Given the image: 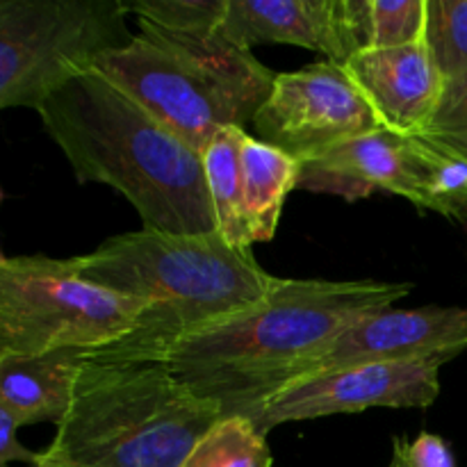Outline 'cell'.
Returning a JSON list of instances; mask_svg holds the SVG:
<instances>
[{
	"label": "cell",
	"mask_w": 467,
	"mask_h": 467,
	"mask_svg": "<svg viewBox=\"0 0 467 467\" xmlns=\"http://www.w3.org/2000/svg\"><path fill=\"white\" fill-rule=\"evenodd\" d=\"M450 356H433L310 374L283 388L251 420L267 436L269 429L285 422L368 409H427L441 395V368Z\"/></svg>",
	"instance_id": "cell-9"
},
{
	"label": "cell",
	"mask_w": 467,
	"mask_h": 467,
	"mask_svg": "<svg viewBox=\"0 0 467 467\" xmlns=\"http://www.w3.org/2000/svg\"><path fill=\"white\" fill-rule=\"evenodd\" d=\"M424 132L451 141V144L467 150V87L441 105V109Z\"/></svg>",
	"instance_id": "cell-23"
},
{
	"label": "cell",
	"mask_w": 467,
	"mask_h": 467,
	"mask_svg": "<svg viewBox=\"0 0 467 467\" xmlns=\"http://www.w3.org/2000/svg\"><path fill=\"white\" fill-rule=\"evenodd\" d=\"M354 55L424 39L427 0H342Z\"/></svg>",
	"instance_id": "cell-18"
},
{
	"label": "cell",
	"mask_w": 467,
	"mask_h": 467,
	"mask_svg": "<svg viewBox=\"0 0 467 467\" xmlns=\"http://www.w3.org/2000/svg\"><path fill=\"white\" fill-rule=\"evenodd\" d=\"M126 0H0V108L39 109L132 41Z\"/></svg>",
	"instance_id": "cell-7"
},
{
	"label": "cell",
	"mask_w": 467,
	"mask_h": 467,
	"mask_svg": "<svg viewBox=\"0 0 467 467\" xmlns=\"http://www.w3.org/2000/svg\"><path fill=\"white\" fill-rule=\"evenodd\" d=\"M299 160L255 140L242 141V210L251 246L276 237L287 194L299 185Z\"/></svg>",
	"instance_id": "cell-15"
},
{
	"label": "cell",
	"mask_w": 467,
	"mask_h": 467,
	"mask_svg": "<svg viewBox=\"0 0 467 467\" xmlns=\"http://www.w3.org/2000/svg\"><path fill=\"white\" fill-rule=\"evenodd\" d=\"M467 349V308H383L351 324L313 363L310 374L365 363L433 358Z\"/></svg>",
	"instance_id": "cell-10"
},
{
	"label": "cell",
	"mask_w": 467,
	"mask_h": 467,
	"mask_svg": "<svg viewBox=\"0 0 467 467\" xmlns=\"http://www.w3.org/2000/svg\"><path fill=\"white\" fill-rule=\"evenodd\" d=\"M251 128L255 140L301 160L381 128L340 62H315L278 73Z\"/></svg>",
	"instance_id": "cell-8"
},
{
	"label": "cell",
	"mask_w": 467,
	"mask_h": 467,
	"mask_svg": "<svg viewBox=\"0 0 467 467\" xmlns=\"http://www.w3.org/2000/svg\"><path fill=\"white\" fill-rule=\"evenodd\" d=\"M301 190L328 192L358 201L374 192L404 196L418 208L422 185L410 137L379 128L301 160Z\"/></svg>",
	"instance_id": "cell-12"
},
{
	"label": "cell",
	"mask_w": 467,
	"mask_h": 467,
	"mask_svg": "<svg viewBox=\"0 0 467 467\" xmlns=\"http://www.w3.org/2000/svg\"><path fill=\"white\" fill-rule=\"evenodd\" d=\"M18 424L12 415L0 410V465L7 467L12 461L26 463L27 467L36 465L41 461V451H32L18 442Z\"/></svg>",
	"instance_id": "cell-24"
},
{
	"label": "cell",
	"mask_w": 467,
	"mask_h": 467,
	"mask_svg": "<svg viewBox=\"0 0 467 467\" xmlns=\"http://www.w3.org/2000/svg\"><path fill=\"white\" fill-rule=\"evenodd\" d=\"M424 44L445 82V103L467 87V0H427Z\"/></svg>",
	"instance_id": "cell-19"
},
{
	"label": "cell",
	"mask_w": 467,
	"mask_h": 467,
	"mask_svg": "<svg viewBox=\"0 0 467 467\" xmlns=\"http://www.w3.org/2000/svg\"><path fill=\"white\" fill-rule=\"evenodd\" d=\"M140 35L94 62L126 96L203 153L223 128H246L278 73L214 32L171 30L137 18Z\"/></svg>",
	"instance_id": "cell-4"
},
{
	"label": "cell",
	"mask_w": 467,
	"mask_h": 467,
	"mask_svg": "<svg viewBox=\"0 0 467 467\" xmlns=\"http://www.w3.org/2000/svg\"><path fill=\"white\" fill-rule=\"evenodd\" d=\"M76 263L91 283L146 306L123 340L87 354L94 363H160L181 337L260 304L281 281L251 249L228 244L219 233L141 228L109 237Z\"/></svg>",
	"instance_id": "cell-3"
},
{
	"label": "cell",
	"mask_w": 467,
	"mask_h": 467,
	"mask_svg": "<svg viewBox=\"0 0 467 467\" xmlns=\"http://www.w3.org/2000/svg\"><path fill=\"white\" fill-rule=\"evenodd\" d=\"M420 167V210L447 219L467 217V150L429 132L410 137Z\"/></svg>",
	"instance_id": "cell-17"
},
{
	"label": "cell",
	"mask_w": 467,
	"mask_h": 467,
	"mask_svg": "<svg viewBox=\"0 0 467 467\" xmlns=\"http://www.w3.org/2000/svg\"><path fill=\"white\" fill-rule=\"evenodd\" d=\"M228 0H135L128 12L171 30L214 32L222 26Z\"/></svg>",
	"instance_id": "cell-21"
},
{
	"label": "cell",
	"mask_w": 467,
	"mask_h": 467,
	"mask_svg": "<svg viewBox=\"0 0 467 467\" xmlns=\"http://www.w3.org/2000/svg\"><path fill=\"white\" fill-rule=\"evenodd\" d=\"M390 467H456V461L441 436L422 431L413 441L401 436L392 441Z\"/></svg>",
	"instance_id": "cell-22"
},
{
	"label": "cell",
	"mask_w": 467,
	"mask_h": 467,
	"mask_svg": "<svg viewBox=\"0 0 467 467\" xmlns=\"http://www.w3.org/2000/svg\"><path fill=\"white\" fill-rule=\"evenodd\" d=\"M146 306L82 276L73 258L3 255L0 356L99 351L132 331Z\"/></svg>",
	"instance_id": "cell-6"
},
{
	"label": "cell",
	"mask_w": 467,
	"mask_h": 467,
	"mask_svg": "<svg viewBox=\"0 0 467 467\" xmlns=\"http://www.w3.org/2000/svg\"><path fill=\"white\" fill-rule=\"evenodd\" d=\"M244 137V128H223L201 153L214 217H217V233L237 249H251L244 210H242V141Z\"/></svg>",
	"instance_id": "cell-16"
},
{
	"label": "cell",
	"mask_w": 467,
	"mask_h": 467,
	"mask_svg": "<svg viewBox=\"0 0 467 467\" xmlns=\"http://www.w3.org/2000/svg\"><path fill=\"white\" fill-rule=\"evenodd\" d=\"M36 114L78 181L121 192L144 228L178 235L217 233L199 150L96 68L67 82Z\"/></svg>",
	"instance_id": "cell-2"
},
{
	"label": "cell",
	"mask_w": 467,
	"mask_h": 467,
	"mask_svg": "<svg viewBox=\"0 0 467 467\" xmlns=\"http://www.w3.org/2000/svg\"><path fill=\"white\" fill-rule=\"evenodd\" d=\"M342 67L386 130L420 135L441 109L445 82L424 39L395 48L360 50Z\"/></svg>",
	"instance_id": "cell-11"
},
{
	"label": "cell",
	"mask_w": 467,
	"mask_h": 467,
	"mask_svg": "<svg viewBox=\"0 0 467 467\" xmlns=\"http://www.w3.org/2000/svg\"><path fill=\"white\" fill-rule=\"evenodd\" d=\"M222 409L162 363H94L41 461L55 467H182Z\"/></svg>",
	"instance_id": "cell-5"
},
{
	"label": "cell",
	"mask_w": 467,
	"mask_h": 467,
	"mask_svg": "<svg viewBox=\"0 0 467 467\" xmlns=\"http://www.w3.org/2000/svg\"><path fill=\"white\" fill-rule=\"evenodd\" d=\"M219 35L246 50L290 44L340 64L354 55L342 0H228Z\"/></svg>",
	"instance_id": "cell-13"
},
{
	"label": "cell",
	"mask_w": 467,
	"mask_h": 467,
	"mask_svg": "<svg viewBox=\"0 0 467 467\" xmlns=\"http://www.w3.org/2000/svg\"><path fill=\"white\" fill-rule=\"evenodd\" d=\"M85 349H57L39 356H0V410L26 424L67 420L78 374L87 363Z\"/></svg>",
	"instance_id": "cell-14"
},
{
	"label": "cell",
	"mask_w": 467,
	"mask_h": 467,
	"mask_svg": "<svg viewBox=\"0 0 467 467\" xmlns=\"http://www.w3.org/2000/svg\"><path fill=\"white\" fill-rule=\"evenodd\" d=\"M410 290V283L281 278L267 299L181 337L160 363L222 415L251 420L304 379L345 328Z\"/></svg>",
	"instance_id": "cell-1"
},
{
	"label": "cell",
	"mask_w": 467,
	"mask_h": 467,
	"mask_svg": "<svg viewBox=\"0 0 467 467\" xmlns=\"http://www.w3.org/2000/svg\"><path fill=\"white\" fill-rule=\"evenodd\" d=\"M30 467H55V465H48V463H44V461H39V463L30 465Z\"/></svg>",
	"instance_id": "cell-25"
},
{
	"label": "cell",
	"mask_w": 467,
	"mask_h": 467,
	"mask_svg": "<svg viewBox=\"0 0 467 467\" xmlns=\"http://www.w3.org/2000/svg\"><path fill=\"white\" fill-rule=\"evenodd\" d=\"M182 467H272L265 433L244 415H222Z\"/></svg>",
	"instance_id": "cell-20"
}]
</instances>
